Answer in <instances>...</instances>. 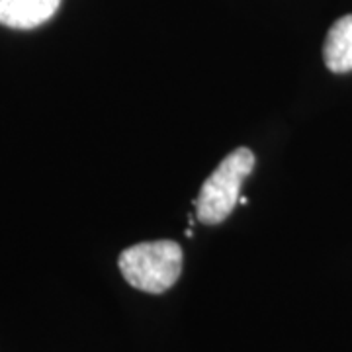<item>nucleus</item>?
Here are the masks:
<instances>
[{
    "label": "nucleus",
    "mask_w": 352,
    "mask_h": 352,
    "mask_svg": "<svg viewBox=\"0 0 352 352\" xmlns=\"http://www.w3.org/2000/svg\"><path fill=\"white\" fill-rule=\"evenodd\" d=\"M118 266L129 286L147 294H163L178 282L182 249L175 241H147L120 254Z\"/></svg>",
    "instance_id": "1"
},
{
    "label": "nucleus",
    "mask_w": 352,
    "mask_h": 352,
    "mask_svg": "<svg viewBox=\"0 0 352 352\" xmlns=\"http://www.w3.org/2000/svg\"><path fill=\"white\" fill-rule=\"evenodd\" d=\"M254 168V155L247 147L229 153L201 184L196 198V215L201 223L217 226L226 221L239 201L241 186Z\"/></svg>",
    "instance_id": "2"
},
{
    "label": "nucleus",
    "mask_w": 352,
    "mask_h": 352,
    "mask_svg": "<svg viewBox=\"0 0 352 352\" xmlns=\"http://www.w3.org/2000/svg\"><path fill=\"white\" fill-rule=\"evenodd\" d=\"M61 0H0V24L12 30H34L59 10Z\"/></svg>",
    "instance_id": "3"
},
{
    "label": "nucleus",
    "mask_w": 352,
    "mask_h": 352,
    "mask_svg": "<svg viewBox=\"0 0 352 352\" xmlns=\"http://www.w3.org/2000/svg\"><path fill=\"white\" fill-rule=\"evenodd\" d=\"M323 59L331 73L342 75L352 71V14L331 25L323 45Z\"/></svg>",
    "instance_id": "4"
}]
</instances>
